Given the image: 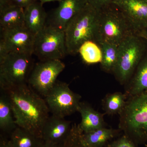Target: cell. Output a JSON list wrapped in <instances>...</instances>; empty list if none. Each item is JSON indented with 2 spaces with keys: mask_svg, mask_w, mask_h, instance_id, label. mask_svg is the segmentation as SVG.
Wrapping results in <instances>:
<instances>
[{
  "mask_svg": "<svg viewBox=\"0 0 147 147\" xmlns=\"http://www.w3.org/2000/svg\"><path fill=\"white\" fill-rule=\"evenodd\" d=\"M1 30L25 26L24 9L9 6L0 9Z\"/></svg>",
  "mask_w": 147,
  "mask_h": 147,
  "instance_id": "18",
  "label": "cell"
},
{
  "mask_svg": "<svg viewBox=\"0 0 147 147\" xmlns=\"http://www.w3.org/2000/svg\"><path fill=\"white\" fill-rule=\"evenodd\" d=\"M5 92L10 98L17 126L42 139V129L50 117L45 99L28 84Z\"/></svg>",
  "mask_w": 147,
  "mask_h": 147,
  "instance_id": "1",
  "label": "cell"
},
{
  "mask_svg": "<svg viewBox=\"0 0 147 147\" xmlns=\"http://www.w3.org/2000/svg\"><path fill=\"white\" fill-rule=\"evenodd\" d=\"M87 3L86 0H61L46 24L65 32L69 22Z\"/></svg>",
  "mask_w": 147,
  "mask_h": 147,
  "instance_id": "12",
  "label": "cell"
},
{
  "mask_svg": "<svg viewBox=\"0 0 147 147\" xmlns=\"http://www.w3.org/2000/svg\"><path fill=\"white\" fill-rule=\"evenodd\" d=\"M33 55L40 61L63 59L67 55L65 32L46 24L35 35Z\"/></svg>",
  "mask_w": 147,
  "mask_h": 147,
  "instance_id": "7",
  "label": "cell"
},
{
  "mask_svg": "<svg viewBox=\"0 0 147 147\" xmlns=\"http://www.w3.org/2000/svg\"><path fill=\"white\" fill-rule=\"evenodd\" d=\"M0 96V128L5 132H11L17 127L13 119L10 98L7 93L1 90Z\"/></svg>",
  "mask_w": 147,
  "mask_h": 147,
  "instance_id": "19",
  "label": "cell"
},
{
  "mask_svg": "<svg viewBox=\"0 0 147 147\" xmlns=\"http://www.w3.org/2000/svg\"><path fill=\"white\" fill-rule=\"evenodd\" d=\"M1 31V38L9 53L33 55L35 34L26 26Z\"/></svg>",
  "mask_w": 147,
  "mask_h": 147,
  "instance_id": "10",
  "label": "cell"
},
{
  "mask_svg": "<svg viewBox=\"0 0 147 147\" xmlns=\"http://www.w3.org/2000/svg\"><path fill=\"white\" fill-rule=\"evenodd\" d=\"M69 121L52 115L47 119L42 131V139L45 142L63 143L72 128Z\"/></svg>",
  "mask_w": 147,
  "mask_h": 147,
  "instance_id": "13",
  "label": "cell"
},
{
  "mask_svg": "<svg viewBox=\"0 0 147 147\" xmlns=\"http://www.w3.org/2000/svg\"><path fill=\"white\" fill-rule=\"evenodd\" d=\"M0 147H15L10 139H8L4 137L1 134L0 138Z\"/></svg>",
  "mask_w": 147,
  "mask_h": 147,
  "instance_id": "29",
  "label": "cell"
},
{
  "mask_svg": "<svg viewBox=\"0 0 147 147\" xmlns=\"http://www.w3.org/2000/svg\"><path fill=\"white\" fill-rule=\"evenodd\" d=\"M81 98L68 84L57 80L45 100L52 115L64 118L78 112Z\"/></svg>",
  "mask_w": 147,
  "mask_h": 147,
  "instance_id": "8",
  "label": "cell"
},
{
  "mask_svg": "<svg viewBox=\"0 0 147 147\" xmlns=\"http://www.w3.org/2000/svg\"><path fill=\"white\" fill-rule=\"evenodd\" d=\"M64 143H58L43 141L40 147H64Z\"/></svg>",
  "mask_w": 147,
  "mask_h": 147,
  "instance_id": "30",
  "label": "cell"
},
{
  "mask_svg": "<svg viewBox=\"0 0 147 147\" xmlns=\"http://www.w3.org/2000/svg\"><path fill=\"white\" fill-rule=\"evenodd\" d=\"M61 0H36V1L40 2L43 4V3H45L50 2L53 1H60Z\"/></svg>",
  "mask_w": 147,
  "mask_h": 147,
  "instance_id": "31",
  "label": "cell"
},
{
  "mask_svg": "<svg viewBox=\"0 0 147 147\" xmlns=\"http://www.w3.org/2000/svg\"><path fill=\"white\" fill-rule=\"evenodd\" d=\"M125 86L127 98L147 91V51Z\"/></svg>",
  "mask_w": 147,
  "mask_h": 147,
  "instance_id": "15",
  "label": "cell"
},
{
  "mask_svg": "<svg viewBox=\"0 0 147 147\" xmlns=\"http://www.w3.org/2000/svg\"><path fill=\"white\" fill-rule=\"evenodd\" d=\"M81 132L78 125H72L71 131L64 143V147H87L81 141Z\"/></svg>",
  "mask_w": 147,
  "mask_h": 147,
  "instance_id": "24",
  "label": "cell"
},
{
  "mask_svg": "<svg viewBox=\"0 0 147 147\" xmlns=\"http://www.w3.org/2000/svg\"><path fill=\"white\" fill-rule=\"evenodd\" d=\"M10 140L15 147H40L43 142L41 138L18 126L11 133Z\"/></svg>",
  "mask_w": 147,
  "mask_h": 147,
  "instance_id": "20",
  "label": "cell"
},
{
  "mask_svg": "<svg viewBox=\"0 0 147 147\" xmlns=\"http://www.w3.org/2000/svg\"><path fill=\"white\" fill-rule=\"evenodd\" d=\"M113 1L114 0H86L88 4L98 10L111 4Z\"/></svg>",
  "mask_w": 147,
  "mask_h": 147,
  "instance_id": "26",
  "label": "cell"
},
{
  "mask_svg": "<svg viewBox=\"0 0 147 147\" xmlns=\"http://www.w3.org/2000/svg\"><path fill=\"white\" fill-rule=\"evenodd\" d=\"M99 14V10L87 3L69 22L65 30L67 55H76L88 40L98 43Z\"/></svg>",
  "mask_w": 147,
  "mask_h": 147,
  "instance_id": "2",
  "label": "cell"
},
{
  "mask_svg": "<svg viewBox=\"0 0 147 147\" xmlns=\"http://www.w3.org/2000/svg\"><path fill=\"white\" fill-rule=\"evenodd\" d=\"M127 96L121 92L108 94L102 100V108L105 114L120 115L126 105Z\"/></svg>",
  "mask_w": 147,
  "mask_h": 147,
  "instance_id": "21",
  "label": "cell"
},
{
  "mask_svg": "<svg viewBox=\"0 0 147 147\" xmlns=\"http://www.w3.org/2000/svg\"><path fill=\"white\" fill-rule=\"evenodd\" d=\"M32 55L10 53L0 63L1 90L7 91L28 84L34 65Z\"/></svg>",
  "mask_w": 147,
  "mask_h": 147,
  "instance_id": "6",
  "label": "cell"
},
{
  "mask_svg": "<svg viewBox=\"0 0 147 147\" xmlns=\"http://www.w3.org/2000/svg\"></svg>",
  "mask_w": 147,
  "mask_h": 147,
  "instance_id": "33",
  "label": "cell"
},
{
  "mask_svg": "<svg viewBox=\"0 0 147 147\" xmlns=\"http://www.w3.org/2000/svg\"><path fill=\"white\" fill-rule=\"evenodd\" d=\"M147 51L146 41L135 34L129 36L118 45L117 61L113 74L121 85L128 83Z\"/></svg>",
  "mask_w": 147,
  "mask_h": 147,
  "instance_id": "4",
  "label": "cell"
},
{
  "mask_svg": "<svg viewBox=\"0 0 147 147\" xmlns=\"http://www.w3.org/2000/svg\"><path fill=\"white\" fill-rule=\"evenodd\" d=\"M140 36H142L146 40L147 42V28L144 31V32L140 35Z\"/></svg>",
  "mask_w": 147,
  "mask_h": 147,
  "instance_id": "32",
  "label": "cell"
},
{
  "mask_svg": "<svg viewBox=\"0 0 147 147\" xmlns=\"http://www.w3.org/2000/svg\"><path fill=\"white\" fill-rule=\"evenodd\" d=\"M2 39L0 40V63L2 62L9 54Z\"/></svg>",
  "mask_w": 147,
  "mask_h": 147,
  "instance_id": "28",
  "label": "cell"
},
{
  "mask_svg": "<svg viewBox=\"0 0 147 147\" xmlns=\"http://www.w3.org/2000/svg\"><path fill=\"white\" fill-rule=\"evenodd\" d=\"M121 131L119 129L103 127L89 132H81V140L87 147H103L117 137Z\"/></svg>",
  "mask_w": 147,
  "mask_h": 147,
  "instance_id": "17",
  "label": "cell"
},
{
  "mask_svg": "<svg viewBox=\"0 0 147 147\" xmlns=\"http://www.w3.org/2000/svg\"><path fill=\"white\" fill-rule=\"evenodd\" d=\"M7 6H14L25 8L35 2L36 0H5Z\"/></svg>",
  "mask_w": 147,
  "mask_h": 147,
  "instance_id": "27",
  "label": "cell"
},
{
  "mask_svg": "<svg viewBox=\"0 0 147 147\" xmlns=\"http://www.w3.org/2000/svg\"><path fill=\"white\" fill-rule=\"evenodd\" d=\"M80 54L83 62L87 64L100 63L102 59V52L99 44L93 40L84 42L79 48Z\"/></svg>",
  "mask_w": 147,
  "mask_h": 147,
  "instance_id": "23",
  "label": "cell"
},
{
  "mask_svg": "<svg viewBox=\"0 0 147 147\" xmlns=\"http://www.w3.org/2000/svg\"><path fill=\"white\" fill-rule=\"evenodd\" d=\"M65 68V65L61 60L40 61L34 65L28 84L38 94L46 97Z\"/></svg>",
  "mask_w": 147,
  "mask_h": 147,
  "instance_id": "9",
  "label": "cell"
},
{
  "mask_svg": "<svg viewBox=\"0 0 147 147\" xmlns=\"http://www.w3.org/2000/svg\"><path fill=\"white\" fill-rule=\"evenodd\" d=\"M125 16L135 34L147 28V0H114L113 3Z\"/></svg>",
  "mask_w": 147,
  "mask_h": 147,
  "instance_id": "11",
  "label": "cell"
},
{
  "mask_svg": "<svg viewBox=\"0 0 147 147\" xmlns=\"http://www.w3.org/2000/svg\"><path fill=\"white\" fill-rule=\"evenodd\" d=\"M135 34L126 17L113 3L99 10L98 43L105 42L119 45Z\"/></svg>",
  "mask_w": 147,
  "mask_h": 147,
  "instance_id": "5",
  "label": "cell"
},
{
  "mask_svg": "<svg viewBox=\"0 0 147 147\" xmlns=\"http://www.w3.org/2000/svg\"><path fill=\"white\" fill-rule=\"evenodd\" d=\"M47 15L42 4L37 1L24 8L25 26L35 34L45 27Z\"/></svg>",
  "mask_w": 147,
  "mask_h": 147,
  "instance_id": "16",
  "label": "cell"
},
{
  "mask_svg": "<svg viewBox=\"0 0 147 147\" xmlns=\"http://www.w3.org/2000/svg\"><path fill=\"white\" fill-rule=\"evenodd\" d=\"M78 112L82 117V121L78 126L83 133L105 127V113H99L88 103L80 102Z\"/></svg>",
  "mask_w": 147,
  "mask_h": 147,
  "instance_id": "14",
  "label": "cell"
},
{
  "mask_svg": "<svg viewBox=\"0 0 147 147\" xmlns=\"http://www.w3.org/2000/svg\"><path fill=\"white\" fill-rule=\"evenodd\" d=\"M119 129L137 145L147 143V91L129 97L119 115Z\"/></svg>",
  "mask_w": 147,
  "mask_h": 147,
  "instance_id": "3",
  "label": "cell"
},
{
  "mask_svg": "<svg viewBox=\"0 0 147 147\" xmlns=\"http://www.w3.org/2000/svg\"><path fill=\"white\" fill-rule=\"evenodd\" d=\"M106 147H138L136 144L128 136L124 134L117 139L109 142Z\"/></svg>",
  "mask_w": 147,
  "mask_h": 147,
  "instance_id": "25",
  "label": "cell"
},
{
  "mask_svg": "<svg viewBox=\"0 0 147 147\" xmlns=\"http://www.w3.org/2000/svg\"><path fill=\"white\" fill-rule=\"evenodd\" d=\"M99 45L102 52L100 67L106 73H113L117 61L118 45L105 42Z\"/></svg>",
  "mask_w": 147,
  "mask_h": 147,
  "instance_id": "22",
  "label": "cell"
}]
</instances>
